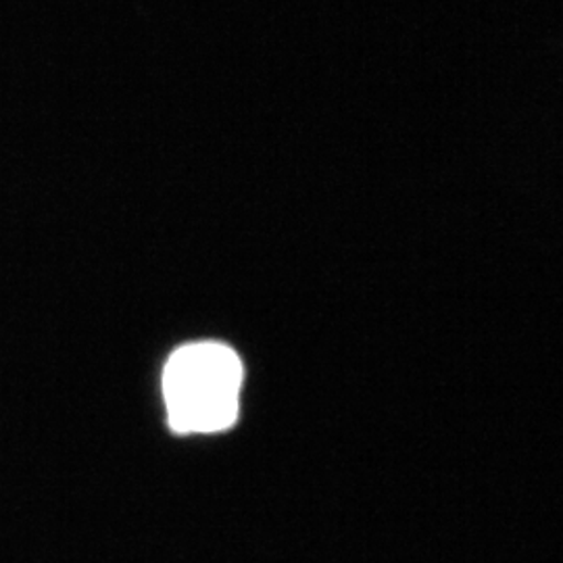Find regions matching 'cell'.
Here are the masks:
<instances>
[{"mask_svg":"<svg viewBox=\"0 0 563 563\" xmlns=\"http://www.w3.org/2000/svg\"><path fill=\"white\" fill-rule=\"evenodd\" d=\"M241 357L222 342L180 346L163 369L169 426L180 434H211L239 416Z\"/></svg>","mask_w":563,"mask_h":563,"instance_id":"1","label":"cell"}]
</instances>
